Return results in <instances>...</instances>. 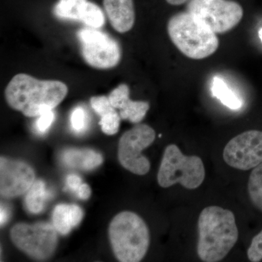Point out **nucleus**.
I'll use <instances>...</instances> for the list:
<instances>
[{"instance_id":"obj_8","label":"nucleus","mask_w":262,"mask_h":262,"mask_svg":"<svg viewBox=\"0 0 262 262\" xmlns=\"http://www.w3.org/2000/svg\"><path fill=\"white\" fill-rule=\"evenodd\" d=\"M187 11L215 34L232 30L244 16L241 5L231 0H190Z\"/></svg>"},{"instance_id":"obj_11","label":"nucleus","mask_w":262,"mask_h":262,"mask_svg":"<svg viewBox=\"0 0 262 262\" xmlns=\"http://www.w3.org/2000/svg\"><path fill=\"white\" fill-rule=\"evenodd\" d=\"M35 172L21 160L0 158V194L12 199L25 194L35 182Z\"/></svg>"},{"instance_id":"obj_26","label":"nucleus","mask_w":262,"mask_h":262,"mask_svg":"<svg viewBox=\"0 0 262 262\" xmlns=\"http://www.w3.org/2000/svg\"><path fill=\"white\" fill-rule=\"evenodd\" d=\"M71 218H72V226L73 227L80 225L81 221L83 219L84 213L82 208L77 205H70Z\"/></svg>"},{"instance_id":"obj_17","label":"nucleus","mask_w":262,"mask_h":262,"mask_svg":"<svg viewBox=\"0 0 262 262\" xmlns=\"http://www.w3.org/2000/svg\"><path fill=\"white\" fill-rule=\"evenodd\" d=\"M46 183L36 180L25 196V205L27 211L33 214H38L44 209L45 202L47 198Z\"/></svg>"},{"instance_id":"obj_12","label":"nucleus","mask_w":262,"mask_h":262,"mask_svg":"<svg viewBox=\"0 0 262 262\" xmlns=\"http://www.w3.org/2000/svg\"><path fill=\"white\" fill-rule=\"evenodd\" d=\"M112 105L120 110L122 120L138 124L145 117L149 103L146 101H133L130 99V88L127 84H119L108 96Z\"/></svg>"},{"instance_id":"obj_15","label":"nucleus","mask_w":262,"mask_h":262,"mask_svg":"<svg viewBox=\"0 0 262 262\" xmlns=\"http://www.w3.org/2000/svg\"><path fill=\"white\" fill-rule=\"evenodd\" d=\"M89 0H58L53 8L57 18L82 21Z\"/></svg>"},{"instance_id":"obj_14","label":"nucleus","mask_w":262,"mask_h":262,"mask_svg":"<svg viewBox=\"0 0 262 262\" xmlns=\"http://www.w3.org/2000/svg\"><path fill=\"white\" fill-rule=\"evenodd\" d=\"M63 163L71 168L91 170L102 164L103 157L100 153L90 149H69L62 155Z\"/></svg>"},{"instance_id":"obj_10","label":"nucleus","mask_w":262,"mask_h":262,"mask_svg":"<svg viewBox=\"0 0 262 262\" xmlns=\"http://www.w3.org/2000/svg\"><path fill=\"white\" fill-rule=\"evenodd\" d=\"M225 163L232 168L248 170L262 163V131L252 130L239 134L224 149Z\"/></svg>"},{"instance_id":"obj_29","label":"nucleus","mask_w":262,"mask_h":262,"mask_svg":"<svg viewBox=\"0 0 262 262\" xmlns=\"http://www.w3.org/2000/svg\"><path fill=\"white\" fill-rule=\"evenodd\" d=\"M8 220V211L1 206V213H0V221H1V226L4 225Z\"/></svg>"},{"instance_id":"obj_19","label":"nucleus","mask_w":262,"mask_h":262,"mask_svg":"<svg viewBox=\"0 0 262 262\" xmlns=\"http://www.w3.org/2000/svg\"><path fill=\"white\" fill-rule=\"evenodd\" d=\"M53 223L57 232L67 235L73 228L71 218L70 205L59 204L55 207L53 213Z\"/></svg>"},{"instance_id":"obj_21","label":"nucleus","mask_w":262,"mask_h":262,"mask_svg":"<svg viewBox=\"0 0 262 262\" xmlns=\"http://www.w3.org/2000/svg\"><path fill=\"white\" fill-rule=\"evenodd\" d=\"M121 117L117 111L113 112L101 117L99 125L103 134L108 136H113L118 132L120 128Z\"/></svg>"},{"instance_id":"obj_16","label":"nucleus","mask_w":262,"mask_h":262,"mask_svg":"<svg viewBox=\"0 0 262 262\" xmlns=\"http://www.w3.org/2000/svg\"><path fill=\"white\" fill-rule=\"evenodd\" d=\"M211 91L215 98L230 110H237L242 107V101L220 77H215L213 78Z\"/></svg>"},{"instance_id":"obj_25","label":"nucleus","mask_w":262,"mask_h":262,"mask_svg":"<svg viewBox=\"0 0 262 262\" xmlns=\"http://www.w3.org/2000/svg\"><path fill=\"white\" fill-rule=\"evenodd\" d=\"M54 117L55 115L53 110H47L42 112L39 115V118L36 122V127L37 130L41 134L47 132L54 120Z\"/></svg>"},{"instance_id":"obj_13","label":"nucleus","mask_w":262,"mask_h":262,"mask_svg":"<svg viewBox=\"0 0 262 262\" xmlns=\"http://www.w3.org/2000/svg\"><path fill=\"white\" fill-rule=\"evenodd\" d=\"M103 8L108 21L117 32H128L135 24L134 0H103Z\"/></svg>"},{"instance_id":"obj_3","label":"nucleus","mask_w":262,"mask_h":262,"mask_svg":"<svg viewBox=\"0 0 262 262\" xmlns=\"http://www.w3.org/2000/svg\"><path fill=\"white\" fill-rule=\"evenodd\" d=\"M108 232L114 255L119 261L139 262L145 257L150 244L149 230L139 215L120 212L112 220Z\"/></svg>"},{"instance_id":"obj_27","label":"nucleus","mask_w":262,"mask_h":262,"mask_svg":"<svg viewBox=\"0 0 262 262\" xmlns=\"http://www.w3.org/2000/svg\"><path fill=\"white\" fill-rule=\"evenodd\" d=\"M67 185L73 190H78L79 188L82 185V179L75 174H70L67 177Z\"/></svg>"},{"instance_id":"obj_7","label":"nucleus","mask_w":262,"mask_h":262,"mask_svg":"<svg viewBox=\"0 0 262 262\" xmlns=\"http://www.w3.org/2000/svg\"><path fill=\"white\" fill-rule=\"evenodd\" d=\"M81 54L92 68L110 70L117 67L122 58L120 43L107 33L97 29H82L77 32Z\"/></svg>"},{"instance_id":"obj_28","label":"nucleus","mask_w":262,"mask_h":262,"mask_svg":"<svg viewBox=\"0 0 262 262\" xmlns=\"http://www.w3.org/2000/svg\"><path fill=\"white\" fill-rule=\"evenodd\" d=\"M77 191H78L79 198L80 199L84 200V201L89 199L90 196H91V187L87 184H82V185L80 186Z\"/></svg>"},{"instance_id":"obj_22","label":"nucleus","mask_w":262,"mask_h":262,"mask_svg":"<svg viewBox=\"0 0 262 262\" xmlns=\"http://www.w3.org/2000/svg\"><path fill=\"white\" fill-rule=\"evenodd\" d=\"M90 102L95 113L101 117L116 111V108L112 105L108 96H93L91 98Z\"/></svg>"},{"instance_id":"obj_5","label":"nucleus","mask_w":262,"mask_h":262,"mask_svg":"<svg viewBox=\"0 0 262 262\" xmlns=\"http://www.w3.org/2000/svg\"><path fill=\"white\" fill-rule=\"evenodd\" d=\"M206 170L199 157L183 154L176 144L165 148L158 174L160 187L168 188L177 184L188 189H196L203 184Z\"/></svg>"},{"instance_id":"obj_30","label":"nucleus","mask_w":262,"mask_h":262,"mask_svg":"<svg viewBox=\"0 0 262 262\" xmlns=\"http://www.w3.org/2000/svg\"><path fill=\"white\" fill-rule=\"evenodd\" d=\"M189 1H190V0H166L168 4L172 5H181Z\"/></svg>"},{"instance_id":"obj_6","label":"nucleus","mask_w":262,"mask_h":262,"mask_svg":"<svg viewBox=\"0 0 262 262\" xmlns=\"http://www.w3.org/2000/svg\"><path fill=\"white\" fill-rule=\"evenodd\" d=\"M57 232L54 226L48 222H20L10 229V237L13 244L29 257L44 261L51 258L56 251Z\"/></svg>"},{"instance_id":"obj_24","label":"nucleus","mask_w":262,"mask_h":262,"mask_svg":"<svg viewBox=\"0 0 262 262\" xmlns=\"http://www.w3.org/2000/svg\"><path fill=\"white\" fill-rule=\"evenodd\" d=\"M71 124L76 132H82L86 126V113L82 107H76L71 115Z\"/></svg>"},{"instance_id":"obj_9","label":"nucleus","mask_w":262,"mask_h":262,"mask_svg":"<svg viewBox=\"0 0 262 262\" xmlns=\"http://www.w3.org/2000/svg\"><path fill=\"white\" fill-rule=\"evenodd\" d=\"M155 140V131L146 124H139L124 133L119 141L118 160L124 168L136 175L149 173L150 162L142 151Z\"/></svg>"},{"instance_id":"obj_31","label":"nucleus","mask_w":262,"mask_h":262,"mask_svg":"<svg viewBox=\"0 0 262 262\" xmlns=\"http://www.w3.org/2000/svg\"><path fill=\"white\" fill-rule=\"evenodd\" d=\"M258 37H259L260 40H261L262 43V28L260 29L259 31H258Z\"/></svg>"},{"instance_id":"obj_20","label":"nucleus","mask_w":262,"mask_h":262,"mask_svg":"<svg viewBox=\"0 0 262 262\" xmlns=\"http://www.w3.org/2000/svg\"><path fill=\"white\" fill-rule=\"evenodd\" d=\"M105 21L106 20L101 8L96 3L89 2L87 8L82 17V23L91 28L100 29L103 27Z\"/></svg>"},{"instance_id":"obj_2","label":"nucleus","mask_w":262,"mask_h":262,"mask_svg":"<svg viewBox=\"0 0 262 262\" xmlns=\"http://www.w3.org/2000/svg\"><path fill=\"white\" fill-rule=\"evenodd\" d=\"M196 251L205 262L222 261L238 239L235 216L229 210L220 206H208L198 219Z\"/></svg>"},{"instance_id":"obj_1","label":"nucleus","mask_w":262,"mask_h":262,"mask_svg":"<svg viewBox=\"0 0 262 262\" xmlns=\"http://www.w3.org/2000/svg\"><path fill=\"white\" fill-rule=\"evenodd\" d=\"M68 87L59 80H41L27 74L15 75L5 90L8 106L27 117H39L53 110L68 94Z\"/></svg>"},{"instance_id":"obj_23","label":"nucleus","mask_w":262,"mask_h":262,"mask_svg":"<svg viewBox=\"0 0 262 262\" xmlns=\"http://www.w3.org/2000/svg\"><path fill=\"white\" fill-rule=\"evenodd\" d=\"M250 261L258 262L262 260V230L251 241L247 251Z\"/></svg>"},{"instance_id":"obj_18","label":"nucleus","mask_w":262,"mask_h":262,"mask_svg":"<svg viewBox=\"0 0 262 262\" xmlns=\"http://www.w3.org/2000/svg\"><path fill=\"white\" fill-rule=\"evenodd\" d=\"M248 191L253 206L262 212V163L251 172L248 179Z\"/></svg>"},{"instance_id":"obj_4","label":"nucleus","mask_w":262,"mask_h":262,"mask_svg":"<svg viewBox=\"0 0 262 262\" xmlns=\"http://www.w3.org/2000/svg\"><path fill=\"white\" fill-rule=\"evenodd\" d=\"M168 33L174 46L192 59L211 56L220 46L216 34L187 11L170 18Z\"/></svg>"}]
</instances>
